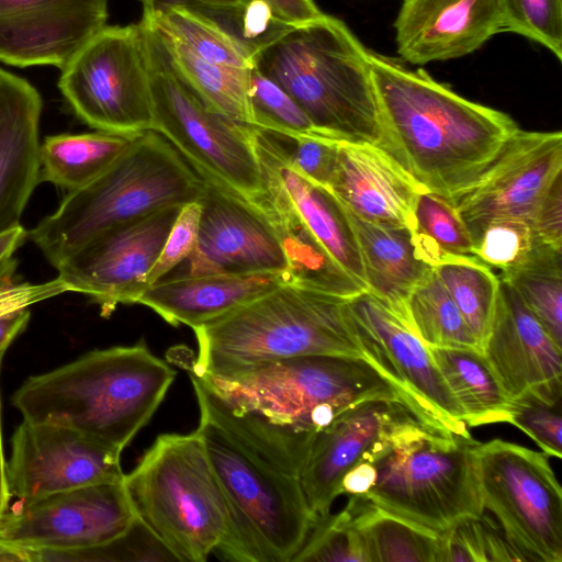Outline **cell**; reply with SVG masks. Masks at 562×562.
<instances>
[{
    "label": "cell",
    "mask_w": 562,
    "mask_h": 562,
    "mask_svg": "<svg viewBox=\"0 0 562 562\" xmlns=\"http://www.w3.org/2000/svg\"><path fill=\"white\" fill-rule=\"evenodd\" d=\"M189 375L200 411L195 432L229 510V531L216 552L232 561L291 562L316 521L301 484L316 434L272 423Z\"/></svg>",
    "instance_id": "6da1fadb"
},
{
    "label": "cell",
    "mask_w": 562,
    "mask_h": 562,
    "mask_svg": "<svg viewBox=\"0 0 562 562\" xmlns=\"http://www.w3.org/2000/svg\"><path fill=\"white\" fill-rule=\"evenodd\" d=\"M286 282L294 280L285 272L181 274L149 285L137 304L172 326L194 328Z\"/></svg>",
    "instance_id": "484cf974"
},
{
    "label": "cell",
    "mask_w": 562,
    "mask_h": 562,
    "mask_svg": "<svg viewBox=\"0 0 562 562\" xmlns=\"http://www.w3.org/2000/svg\"><path fill=\"white\" fill-rule=\"evenodd\" d=\"M476 440L416 420L370 460L375 481L366 494L375 505L435 532L483 516Z\"/></svg>",
    "instance_id": "ba28073f"
},
{
    "label": "cell",
    "mask_w": 562,
    "mask_h": 562,
    "mask_svg": "<svg viewBox=\"0 0 562 562\" xmlns=\"http://www.w3.org/2000/svg\"><path fill=\"white\" fill-rule=\"evenodd\" d=\"M270 134L278 142L293 169L310 181L328 188L336 167L338 140Z\"/></svg>",
    "instance_id": "ee69618b"
},
{
    "label": "cell",
    "mask_w": 562,
    "mask_h": 562,
    "mask_svg": "<svg viewBox=\"0 0 562 562\" xmlns=\"http://www.w3.org/2000/svg\"><path fill=\"white\" fill-rule=\"evenodd\" d=\"M143 26L150 80L153 128L206 182L249 202L262 192L255 126L209 106L173 65L159 33Z\"/></svg>",
    "instance_id": "30bf717a"
},
{
    "label": "cell",
    "mask_w": 562,
    "mask_h": 562,
    "mask_svg": "<svg viewBox=\"0 0 562 562\" xmlns=\"http://www.w3.org/2000/svg\"><path fill=\"white\" fill-rule=\"evenodd\" d=\"M29 238V232L20 224L0 233V263L13 257Z\"/></svg>",
    "instance_id": "f5cc1de1"
},
{
    "label": "cell",
    "mask_w": 562,
    "mask_h": 562,
    "mask_svg": "<svg viewBox=\"0 0 562 562\" xmlns=\"http://www.w3.org/2000/svg\"><path fill=\"white\" fill-rule=\"evenodd\" d=\"M16 267L13 257L0 263V317L67 292L58 278L43 283L22 281Z\"/></svg>",
    "instance_id": "bcb514c9"
},
{
    "label": "cell",
    "mask_w": 562,
    "mask_h": 562,
    "mask_svg": "<svg viewBox=\"0 0 562 562\" xmlns=\"http://www.w3.org/2000/svg\"><path fill=\"white\" fill-rule=\"evenodd\" d=\"M11 447L7 482L18 503L124 477L121 453L60 425L23 419Z\"/></svg>",
    "instance_id": "e0dca14e"
},
{
    "label": "cell",
    "mask_w": 562,
    "mask_h": 562,
    "mask_svg": "<svg viewBox=\"0 0 562 562\" xmlns=\"http://www.w3.org/2000/svg\"><path fill=\"white\" fill-rule=\"evenodd\" d=\"M540 241L529 221L503 218L483 228L473 243L472 254L490 268L504 272L520 263Z\"/></svg>",
    "instance_id": "b9f144b4"
},
{
    "label": "cell",
    "mask_w": 562,
    "mask_h": 562,
    "mask_svg": "<svg viewBox=\"0 0 562 562\" xmlns=\"http://www.w3.org/2000/svg\"><path fill=\"white\" fill-rule=\"evenodd\" d=\"M254 137L261 177L277 187L329 256L368 291L357 237L341 203L328 188L293 169L269 132L255 126Z\"/></svg>",
    "instance_id": "cb8c5ba5"
},
{
    "label": "cell",
    "mask_w": 562,
    "mask_h": 562,
    "mask_svg": "<svg viewBox=\"0 0 562 562\" xmlns=\"http://www.w3.org/2000/svg\"><path fill=\"white\" fill-rule=\"evenodd\" d=\"M248 95L256 127L293 138H328L288 92L256 67L249 69Z\"/></svg>",
    "instance_id": "8d00e7d4"
},
{
    "label": "cell",
    "mask_w": 562,
    "mask_h": 562,
    "mask_svg": "<svg viewBox=\"0 0 562 562\" xmlns=\"http://www.w3.org/2000/svg\"><path fill=\"white\" fill-rule=\"evenodd\" d=\"M508 424L528 435L549 457L562 458L561 402L526 393L512 400Z\"/></svg>",
    "instance_id": "7bdbcfd3"
},
{
    "label": "cell",
    "mask_w": 562,
    "mask_h": 562,
    "mask_svg": "<svg viewBox=\"0 0 562 562\" xmlns=\"http://www.w3.org/2000/svg\"><path fill=\"white\" fill-rule=\"evenodd\" d=\"M432 268L482 348L495 312L501 279L474 256L449 257Z\"/></svg>",
    "instance_id": "836d02e7"
},
{
    "label": "cell",
    "mask_w": 562,
    "mask_h": 562,
    "mask_svg": "<svg viewBox=\"0 0 562 562\" xmlns=\"http://www.w3.org/2000/svg\"><path fill=\"white\" fill-rule=\"evenodd\" d=\"M503 32L529 38L562 61V0H498Z\"/></svg>",
    "instance_id": "ab89813d"
},
{
    "label": "cell",
    "mask_w": 562,
    "mask_h": 562,
    "mask_svg": "<svg viewBox=\"0 0 562 562\" xmlns=\"http://www.w3.org/2000/svg\"><path fill=\"white\" fill-rule=\"evenodd\" d=\"M109 0H0V61L54 66L106 26Z\"/></svg>",
    "instance_id": "ffe728a7"
},
{
    "label": "cell",
    "mask_w": 562,
    "mask_h": 562,
    "mask_svg": "<svg viewBox=\"0 0 562 562\" xmlns=\"http://www.w3.org/2000/svg\"><path fill=\"white\" fill-rule=\"evenodd\" d=\"M181 207L167 206L99 234L56 268L57 278L67 292L89 296L102 316L119 304H137Z\"/></svg>",
    "instance_id": "9a60e30c"
},
{
    "label": "cell",
    "mask_w": 562,
    "mask_h": 562,
    "mask_svg": "<svg viewBox=\"0 0 562 562\" xmlns=\"http://www.w3.org/2000/svg\"><path fill=\"white\" fill-rule=\"evenodd\" d=\"M467 426L509 423L512 400L504 392L482 351L469 348L428 347Z\"/></svg>",
    "instance_id": "83f0119b"
},
{
    "label": "cell",
    "mask_w": 562,
    "mask_h": 562,
    "mask_svg": "<svg viewBox=\"0 0 562 562\" xmlns=\"http://www.w3.org/2000/svg\"><path fill=\"white\" fill-rule=\"evenodd\" d=\"M31 318L29 308L19 310L0 317V364L13 339L27 326Z\"/></svg>",
    "instance_id": "816d5d0a"
},
{
    "label": "cell",
    "mask_w": 562,
    "mask_h": 562,
    "mask_svg": "<svg viewBox=\"0 0 562 562\" xmlns=\"http://www.w3.org/2000/svg\"><path fill=\"white\" fill-rule=\"evenodd\" d=\"M135 518L123 480L97 483L8 508L0 543L23 553L89 549L120 537Z\"/></svg>",
    "instance_id": "5bb4252c"
},
{
    "label": "cell",
    "mask_w": 562,
    "mask_h": 562,
    "mask_svg": "<svg viewBox=\"0 0 562 562\" xmlns=\"http://www.w3.org/2000/svg\"><path fill=\"white\" fill-rule=\"evenodd\" d=\"M544 243L562 247V179L558 180L531 221Z\"/></svg>",
    "instance_id": "7dc6e473"
},
{
    "label": "cell",
    "mask_w": 562,
    "mask_h": 562,
    "mask_svg": "<svg viewBox=\"0 0 562 562\" xmlns=\"http://www.w3.org/2000/svg\"><path fill=\"white\" fill-rule=\"evenodd\" d=\"M142 20L207 61L240 70L254 67L252 58L236 41L195 10L176 8Z\"/></svg>",
    "instance_id": "e575fe53"
},
{
    "label": "cell",
    "mask_w": 562,
    "mask_h": 562,
    "mask_svg": "<svg viewBox=\"0 0 562 562\" xmlns=\"http://www.w3.org/2000/svg\"><path fill=\"white\" fill-rule=\"evenodd\" d=\"M123 485L135 516L177 561L203 562L227 538V502L195 431L158 436Z\"/></svg>",
    "instance_id": "52a82bcc"
},
{
    "label": "cell",
    "mask_w": 562,
    "mask_h": 562,
    "mask_svg": "<svg viewBox=\"0 0 562 562\" xmlns=\"http://www.w3.org/2000/svg\"><path fill=\"white\" fill-rule=\"evenodd\" d=\"M499 279L562 346V247L538 243L520 263L502 272Z\"/></svg>",
    "instance_id": "4dcf8cb0"
},
{
    "label": "cell",
    "mask_w": 562,
    "mask_h": 562,
    "mask_svg": "<svg viewBox=\"0 0 562 562\" xmlns=\"http://www.w3.org/2000/svg\"><path fill=\"white\" fill-rule=\"evenodd\" d=\"M526 561L484 516L464 520L440 533L439 562Z\"/></svg>",
    "instance_id": "74e56055"
},
{
    "label": "cell",
    "mask_w": 562,
    "mask_h": 562,
    "mask_svg": "<svg viewBox=\"0 0 562 562\" xmlns=\"http://www.w3.org/2000/svg\"><path fill=\"white\" fill-rule=\"evenodd\" d=\"M347 308L364 359L398 387L414 413L428 425L472 437L461 406L412 326L369 291L349 297Z\"/></svg>",
    "instance_id": "4fadbf2b"
},
{
    "label": "cell",
    "mask_w": 562,
    "mask_h": 562,
    "mask_svg": "<svg viewBox=\"0 0 562 562\" xmlns=\"http://www.w3.org/2000/svg\"><path fill=\"white\" fill-rule=\"evenodd\" d=\"M244 0H139L143 7V16H153L176 8L198 9L204 7H229L241 3Z\"/></svg>",
    "instance_id": "f907efd6"
},
{
    "label": "cell",
    "mask_w": 562,
    "mask_h": 562,
    "mask_svg": "<svg viewBox=\"0 0 562 562\" xmlns=\"http://www.w3.org/2000/svg\"><path fill=\"white\" fill-rule=\"evenodd\" d=\"M292 561L368 562L361 537L347 507L317 519Z\"/></svg>",
    "instance_id": "60d3db41"
},
{
    "label": "cell",
    "mask_w": 562,
    "mask_h": 562,
    "mask_svg": "<svg viewBox=\"0 0 562 562\" xmlns=\"http://www.w3.org/2000/svg\"><path fill=\"white\" fill-rule=\"evenodd\" d=\"M200 216L199 201L187 203L180 209L164 247L148 272V286L166 278L192 254L198 240Z\"/></svg>",
    "instance_id": "f6af8a7d"
},
{
    "label": "cell",
    "mask_w": 562,
    "mask_h": 562,
    "mask_svg": "<svg viewBox=\"0 0 562 562\" xmlns=\"http://www.w3.org/2000/svg\"><path fill=\"white\" fill-rule=\"evenodd\" d=\"M416 420L423 422L405 403L374 398L346 409L316 432L301 472L304 496L316 520L330 514L344 474L382 451Z\"/></svg>",
    "instance_id": "ac0fdd59"
},
{
    "label": "cell",
    "mask_w": 562,
    "mask_h": 562,
    "mask_svg": "<svg viewBox=\"0 0 562 562\" xmlns=\"http://www.w3.org/2000/svg\"><path fill=\"white\" fill-rule=\"evenodd\" d=\"M347 297L286 282L193 329L189 371L217 378L291 357H363Z\"/></svg>",
    "instance_id": "277c9868"
},
{
    "label": "cell",
    "mask_w": 562,
    "mask_h": 562,
    "mask_svg": "<svg viewBox=\"0 0 562 562\" xmlns=\"http://www.w3.org/2000/svg\"><path fill=\"white\" fill-rule=\"evenodd\" d=\"M202 379L244 409L313 434L364 401L397 400L411 408L398 387L362 357L297 356Z\"/></svg>",
    "instance_id": "9c48e42d"
},
{
    "label": "cell",
    "mask_w": 562,
    "mask_h": 562,
    "mask_svg": "<svg viewBox=\"0 0 562 562\" xmlns=\"http://www.w3.org/2000/svg\"><path fill=\"white\" fill-rule=\"evenodd\" d=\"M482 353L510 400L533 393L561 402L562 346L503 281Z\"/></svg>",
    "instance_id": "44dd1931"
},
{
    "label": "cell",
    "mask_w": 562,
    "mask_h": 562,
    "mask_svg": "<svg viewBox=\"0 0 562 562\" xmlns=\"http://www.w3.org/2000/svg\"><path fill=\"white\" fill-rule=\"evenodd\" d=\"M406 313L414 331L427 347L482 351L434 268L413 288L406 301Z\"/></svg>",
    "instance_id": "d6a6232c"
},
{
    "label": "cell",
    "mask_w": 562,
    "mask_h": 562,
    "mask_svg": "<svg viewBox=\"0 0 562 562\" xmlns=\"http://www.w3.org/2000/svg\"><path fill=\"white\" fill-rule=\"evenodd\" d=\"M345 211L357 237L368 291L411 325L406 301L432 268L423 259L413 229L371 223Z\"/></svg>",
    "instance_id": "4316f807"
},
{
    "label": "cell",
    "mask_w": 562,
    "mask_h": 562,
    "mask_svg": "<svg viewBox=\"0 0 562 562\" xmlns=\"http://www.w3.org/2000/svg\"><path fill=\"white\" fill-rule=\"evenodd\" d=\"M11 495L7 482V462L3 453L2 431H1V404H0V516L9 508Z\"/></svg>",
    "instance_id": "db71d44e"
},
{
    "label": "cell",
    "mask_w": 562,
    "mask_h": 562,
    "mask_svg": "<svg viewBox=\"0 0 562 562\" xmlns=\"http://www.w3.org/2000/svg\"><path fill=\"white\" fill-rule=\"evenodd\" d=\"M43 100L24 78L0 68V233L20 225L38 182Z\"/></svg>",
    "instance_id": "d4e9b609"
},
{
    "label": "cell",
    "mask_w": 562,
    "mask_h": 562,
    "mask_svg": "<svg viewBox=\"0 0 562 562\" xmlns=\"http://www.w3.org/2000/svg\"><path fill=\"white\" fill-rule=\"evenodd\" d=\"M254 67L288 92L326 137L378 145L369 49L341 20L324 13L290 27L257 53Z\"/></svg>",
    "instance_id": "5b68a950"
},
{
    "label": "cell",
    "mask_w": 562,
    "mask_h": 562,
    "mask_svg": "<svg viewBox=\"0 0 562 562\" xmlns=\"http://www.w3.org/2000/svg\"><path fill=\"white\" fill-rule=\"evenodd\" d=\"M368 562H438L440 533L393 514L364 497L346 505Z\"/></svg>",
    "instance_id": "f546056e"
},
{
    "label": "cell",
    "mask_w": 562,
    "mask_h": 562,
    "mask_svg": "<svg viewBox=\"0 0 562 562\" xmlns=\"http://www.w3.org/2000/svg\"><path fill=\"white\" fill-rule=\"evenodd\" d=\"M374 464L363 459L351 467L341 477L338 493L356 497H364L375 481Z\"/></svg>",
    "instance_id": "681fc988"
},
{
    "label": "cell",
    "mask_w": 562,
    "mask_h": 562,
    "mask_svg": "<svg viewBox=\"0 0 562 562\" xmlns=\"http://www.w3.org/2000/svg\"><path fill=\"white\" fill-rule=\"evenodd\" d=\"M474 461L484 509L526 561L562 562V492L549 456L515 442H476Z\"/></svg>",
    "instance_id": "7c38bea8"
},
{
    "label": "cell",
    "mask_w": 562,
    "mask_h": 562,
    "mask_svg": "<svg viewBox=\"0 0 562 562\" xmlns=\"http://www.w3.org/2000/svg\"><path fill=\"white\" fill-rule=\"evenodd\" d=\"M328 189L364 221L414 231L422 189L374 145L339 142Z\"/></svg>",
    "instance_id": "603a6c76"
},
{
    "label": "cell",
    "mask_w": 562,
    "mask_h": 562,
    "mask_svg": "<svg viewBox=\"0 0 562 562\" xmlns=\"http://www.w3.org/2000/svg\"><path fill=\"white\" fill-rule=\"evenodd\" d=\"M58 88L77 117L95 131L122 135L151 131L142 24L103 27L61 69Z\"/></svg>",
    "instance_id": "8fae6325"
},
{
    "label": "cell",
    "mask_w": 562,
    "mask_h": 562,
    "mask_svg": "<svg viewBox=\"0 0 562 562\" xmlns=\"http://www.w3.org/2000/svg\"><path fill=\"white\" fill-rule=\"evenodd\" d=\"M413 233L423 259L430 267L449 257L473 256L471 236L454 204L437 194L420 191Z\"/></svg>",
    "instance_id": "d590c367"
},
{
    "label": "cell",
    "mask_w": 562,
    "mask_h": 562,
    "mask_svg": "<svg viewBox=\"0 0 562 562\" xmlns=\"http://www.w3.org/2000/svg\"><path fill=\"white\" fill-rule=\"evenodd\" d=\"M175 376L140 341L93 350L30 376L12 403L25 420L71 428L121 453L148 424Z\"/></svg>",
    "instance_id": "3957f363"
},
{
    "label": "cell",
    "mask_w": 562,
    "mask_h": 562,
    "mask_svg": "<svg viewBox=\"0 0 562 562\" xmlns=\"http://www.w3.org/2000/svg\"><path fill=\"white\" fill-rule=\"evenodd\" d=\"M394 30L400 57L425 65L475 52L503 22L498 0H403Z\"/></svg>",
    "instance_id": "7402d4cb"
},
{
    "label": "cell",
    "mask_w": 562,
    "mask_h": 562,
    "mask_svg": "<svg viewBox=\"0 0 562 562\" xmlns=\"http://www.w3.org/2000/svg\"><path fill=\"white\" fill-rule=\"evenodd\" d=\"M199 202L198 240L184 274L285 272L293 278L277 231L255 204L209 182Z\"/></svg>",
    "instance_id": "d6986e66"
},
{
    "label": "cell",
    "mask_w": 562,
    "mask_h": 562,
    "mask_svg": "<svg viewBox=\"0 0 562 562\" xmlns=\"http://www.w3.org/2000/svg\"><path fill=\"white\" fill-rule=\"evenodd\" d=\"M159 35L178 71L209 106L237 122L255 126L248 95L249 69L207 61L181 43Z\"/></svg>",
    "instance_id": "1f68e13d"
},
{
    "label": "cell",
    "mask_w": 562,
    "mask_h": 562,
    "mask_svg": "<svg viewBox=\"0 0 562 562\" xmlns=\"http://www.w3.org/2000/svg\"><path fill=\"white\" fill-rule=\"evenodd\" d=\"M137 135L102 131L48 135L40 144L38 182L67 192L81 188L109 168Z\"/></svg>",
    "instance_id": "f1b7e54d"
},
{
    "label": "cell",
    "mask_w": 562,
    "mask_h": 562,
    "mask_svg": "<svg viewBox=\"0 0 562 562\" xmlns=\"http://www.w3.org/2000/svg\"><path fill=\"white\" fill-rule=\"evenodd\" d=\"M27 562L44 561H177L175 555L136 517L120 537L98 547L72 551H26Z\"/></svg>",
    "instance_id": "f35d334b"
},
{
    "label": "cell",
    "mask_w": 562,
    "mask_h": 562,
    "mask_svg": "<svg viewBox=\"0 0 562 562\" xmlns=\"http://www.w3.org/2000/svg\"><path fill=\"white\" fill-rule=\"evenodd\" d=\"M206 181L160 134L146 131L101 175L68 191L58 207L29 231L56 269L99 234L160 209L199 201Z\"/></svg>",
    "instance_id": "8992f818"
},
{
    "label": "cell",
    "mask_w": 562,
    "mask_h": 562,
    "mask_svg": "<svg viewBox=\"0 0 562 562\" xmlns=\"http://www.w3.org/2000/svg\"><path fill=\"white\" fill-rule=\"evenodd\" d=\"M560 179L562 133L518 128L454 207L474 243L491 222L522 218L531 223Z\"/></svg>",
    "instance_id": "2e32d148"
},
{
    "label": "cell",
    "mask_w": 562,
    "mask_h": 562,
    "mask_svg": "<svg viewBox=\"0 0 562 562\" xmlns=\"http://www.w3.org/2000/svg\"><path fill=\"white\" fill-rule=\"evenodd\" d=\"M382 149L424 191L454 204L519 128L506 113L470 101L423 69L369 50Z\"/></svg>",
    "instance_id": "7a4b0ae2"
},
{
    "label": "cell",
    "mask_w": 562,
    "mask_h": 562,
    "mask_svg": "<svg viewBox=\"0 0 562 562\" xmlns=\"http://www.w3.org/2000/svg\"><path fill=\"white\" fill-rule=\"evenodd\" d=\"M268 5L273 14L288 25L296 26L324 14L313 0H244Z\"/></svg>",
    "instance_id": "c3c4849f"
}]
</instances>
